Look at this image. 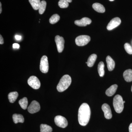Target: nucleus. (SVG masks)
I'll return each mask as SVG.
<instances>
[{
	"mask_svg": "<svg viewBox=\"0 0 132 132\" xmlns=\"http://www.w3.org/2000/svg\"><path fill=\"white\" fill-rule=\"evenodd\" d=\"M40 105L36 101H33L28 108V111L30 113L33 114L38 112L40 110Z\"/></svg>",
	"mask_w": 132,
	"mask_h": 132,
	"instance_id": "nucleus-9",
	"label": "nucleus"
},
{
	"mask_svg": "<svg viewBox=\"0 0 132 132\" xmlns=\"http://www.w3.org/2000/svg\"><path fill=\"white\" fill-rule=\"evenodd\" d=\"M72 79L71 77L68 75L63 76L57 86L58 92H62L67 90L71 85Z\"/></svg>",
	"mask_w": 132,
	"mask_h": 132,
	"instance_id": "nucleus-2",
	"label": "nucleus"
},
{
	"mask_svg": "<svg viewBox=\"0 0 132 132\" xmlns=\"http://www.w3.org/2000/svg\"><path fill=\"white\" fill-rule=\"evenodd\" d=\"M124 102L122 97L119 95H116L113 99V105L116 112H122L124 109Z\"/></svg>",
	"mask_w": 132,
	"mask_h": 132,
	"instance_id": "nucleus-3",
	"label": "nucleus"
},
{
	"mask_svg": "<svg viewBox=\"0 0 132 132\" xmlns=\"http://www.w3.org/2000/svg\"><path fill=\"white\" fill-rule=\"evenodd\" d=\"M110 1H114V0H109Z\"/></svg>",
	"mask_w": 132,
	"mask_h": 132,
	"instance_id": "nucleus-34",
	"label": "nucleus"
},
{
	"mask_svg": "<svg viewBox=\"0 0 132 132\" xmlns=\"http://www.w3.org/2000/svg\"><path fill=\"white\" fill-rule=\"evenodd\" d=\"M124 48L127 53L132 54V47L128 43H126L124 45Z\"/></svg>",
	"mask_w": 132,
	"mask_h": 132,
	"instance_id": "nucleus-27",
	"label": "nucleus"
},
{
	"mask_svg": "<svg viewBox=\"0 0 132 132\" xmlns=\"http://www.w3.org/2000/svg\"><path fill=\"white\" fill-rule=\"evenodd\" d=\"M104 67H105V65H104V64L103 62H100L98 65V72L99 75L100 77H103L105 74Z\"/></svg>",
	"mask_w": 132,
	"mask_h": 132,
	"instance_id": "nucleus-20",
	"label": "nucleus"
},
{
	"mask_svg": "<svg viewBox=\"0 0 132 132\" xmlns=\"http://www.w3.org/2000/svg\"><path fill=\"white\" fill-rule=\"evenodd\" d=\"M102 109L104 112V116L106 119H110L112 118V114L109 105L107 104H103L102 106Z\"/></svg>",
	"mask_w": 132,
	"mask_h": 132,
	"instance_id": "nucleus-11",
	"label": "nucleus"
},
{
	"mask_svg": "<svg viewBox=\"0 0 132 132\" xmlns=\"http://www.w3.org/2000/svg\"><path fill=\"white\" fill-rule=\"evenodd\" d=\"M92 21L87 17H83L80 20H77L75 21V24L79 27H85L91 24Z\"/></svg>",
	"mask_w": 132,
	"mask_h": 132,
	"instance_id": "nucleus-12",
	"label": "nucleus"
},
{
	"mask_svg": "<svg viewBox=\"0 0 132 132\" xmlns=\"http://www.w3.org/2000/svg\"><path fill=\"white\" fill-rule=\"evenodd\" d=\"M107 67L109 71H113L115 67V62L110 56H108L106 58Z\"/></svg>",
	"mask_w": 132,
	"mask_h": 132,
	"instance_id": "nucleus-13",
	"label": "nucleus"
},
{
	"mask_svg": "<svg viewBox=\"0 0 132 132\" xmlns=\"http://www.w3.org/2000/svg\"><path fill=\"white\" fill-rule=\"evenodd\" d=\"M60 19V16L58 14H54L49 19V22L50 24H54L57 23Z\"/></svg>",
	"mask_w": 132,
	"mask_h": 132,
	"instance_id": "nucleus-25",
	"label": "nucleus"
},
{
	"mask_svg": "<svg viewBox=\"0 0 132 132\" xmlns=\"http://www.w3.org/2000/svg\"><path fill=\"white\" fill-rule=\"evenodd\" d=\"M97 58V55L92 54L90 55L88 59L87 62V66L90 67H92L94 65L95 62L96 61Z\"/></svg>",
	"mask_w": 132,
	"mask_h": 132,
	"instance_id": "nucleus-18",
	"label": "nucleus"
},
{
	"mask_svg": "<svg viewBox=\"0 0 132 132\" xmlns=\"http://www.w3.org/2000/svg\"><path fill=\"white\" fill-rule=\"evenodd\" d=\"M129 132H132V123L130 124L129 127Z\"/></svg>",
	"mask_w": 132,
	"mask_h": 132,
	"instance_id": "nucleus-31",
	"label": "nucleus"
},
{
	"mask_svg": "<svg viewBox=\"0 0 132 132\" xmlns=\"http://www.w3.org/2000/svg\"><path fill=\"white\" fill-rule=\"evenodd\" d=\"M28 83L31 87L34 89H38L40 87V82L39 79L34 76H31L28 80Z\"/></svg>",
	"mask_w": 132,
	"mask_h": 132,
	"instance_id": "nucleus-7",
	"label": "nucleus"
},
{
	"mask_svg": "<svg viewBox=\"0 0 132 132\" xmlns=\"http://www.w3.org/2000/svg\"><path fill=\"white\" fill-rule=\"evenodd\" d=\"M125 102H125V101H123V102H124V103H125Z\"/></svg>",
	"mask_w": 132,
	"mask_h": 132,
	"instance_id": "nucleus-36",
	"label": "nucleus"
},
{
	"mask_svg": "<svg viewBox=\"0 0 132 132\" xmlns=\"http://www.w3.org/2000/svg\"><path fill=\"white\" fill-rule=\"evenodd\" d=\"M13 48H20V45L18 43H14L13 45Z\"/></svg>",
	"mask_w": 132,
	"mask_h": 132,
	"instance_id": "nucleus-28",
	"label": "nucleus"
},
{
	"mask_svg": "<svg viewBox=\"0 0 132 132\" xmlns=\"http://www.w3.org/2000/svg\"><path fill=\"white\" fill-rule=\"evenodd\" d=\"M13 119L14 122L15 124L18 123H23L24 121V117L21 114H14L13 115Z\"/></svg>",
	"mask_w": 132,
	"mask_h": 132,
	"instance_id": "nucleus-17",
	"label": "nucleus"
},
{
	"mask_svg": "<svg viewBox=\"0 0 132 132\" xmlns=\"http://www.w3.org/2000/svg\"><path fill=\"white\" fill-rule=\"evenodd\" d=\"M91 111L90 106L87 103L81 105L78 111V121L81 126H85L87 125L90 120Z\"/></svg>",
	"mask_w": 132,
	"mask_h": 132,
	"instance_id": "nucleus-1",
	"label": "nucleus"
},
{
	"mask_svg": "<svg viewBox=\"0 0 132 132\" xmlns=\"http://www.w3.org/2000/svg\"><path fill=\"white\" fill-rule=\"evenodd\" d=\"M19 104L22 109L26 110L27 108L28 101L26 97H24L23 98L21 99L19 101Z\"/></svg>",
	"mask_w": 132,
	"mask_h": 132,
	"instance_id": "nucleus-22",
	"label": "nucleus"
},
{
	"mask_svg": "<svg viewBox=\"0 0 132 132\" xmlns=\"http://www.w3.org/2000/svg\"><path fill=\"white\" fill-rule=\"evenodd\" d=\"M91 38L88 35L79 36L75 39L76 44L79 46H82L87 45L90 42Z\"/></svg>",
	"mask_w": 132,
	"mask_h": 132,
	"instance_id": "nucleus-4",
	"label": "nucleus"
},
{
	"mask_svg": "<svg viewBox=\"0 0 132 132\" xmlns=\"http://www.w3.org/2000/svg\"><path fill=\"white\" fill-rule=\"evenodd\" d=\"M3 43H4V40H3L2 36L1 35H0V44L2 45Z\"/></svg>",
	"mask_w": 132,
	"mask_h": 132,
	"instance_id": "nucleus-30",
	"label": "nucleus"
},
{
	"mask_svg": "<svg viewBox=\"0 0 132 132\" xmlns=\"http://www.w3.org/2000/svg\"><path fill=\"white\" fill-rule=\"evenodd\" d=\"M29 2L31 4L33 9L35 10H39L41 2L40 0H29Z\"/></svg>",
	"mask_w": 132,
	"mask_h": 132,
	"instance_id": "nucleus-21",
	"label": "nucleus"
},
{
	"mask_svg": "<svg viewBox=\"0 0 132 132\" xmlns=\"http://www.w3.org/2000/svg\"><path fill=\"white\" fill-rule=\"evenodd\" d=\"M46 2L45 1H42L41 2L40 4L39 7V13L42 14L46 10Z\"/></svg>",
	"mask_w": 132,
	"mask_h": 132,
	"instance_id": "nucleus-24",
	"label": "nucleus"
},
{
	"mask_svg": "<svg viewBox=\"0 0 132 132\" xmlns=\"http://www.w3.org/2000/svg\"><path fill=\"white\" fill-rule=\"evenodd\" d=\"M123 77L126 81L130 82L132 81V70L128 69L126 70L123 73Z\"/></svg>",
	"mask_w": 132,
	"mask_h": 132,
	"instance_id": "nucleus-14",
	"label": "nucleus"
},
{
	"mask_svg": "<svg viewBox=\"0 0 132 132\" xmlns=\"http://www.w3.org/2000/svg\"><path fill=\"white\" fill-rule=\"evenodd\" d=\"M92 7L95 11L98 13H104L105 11V9L104 6L98 3H94Z\"/></svg>",
	"mask_w": 132,
	"mask_h": 132,
	"instance_id": "nucleus-16",
	"label": "nucleus"
},
{
	"mask_svg": "<svg viewBox=\"0 0 132 132\" xmlns=\"http://www.w3.org/2000/svg\"><path fill=\"white\" fill-rule=\"evenodd\" d=\"M118 87V86L117 85H112L106 90L105 92L106 94L108 97L113 96L115 94Z\"/></svg>",
	"mask_w": 132,
	"mask_h": 132,
	"instance_id": "nucleus-15",
	"label": "nucleus"
},
{
	"mask_svg": "<svg viewBox=\"0 0 132 132\" xmlns=\"http://www.w3.org/2000/svg\"><path fill=\"white\" fill-rule=\"evenodd\" d=\"M40 69L43 73H47L48 72L49 65L48 58L46 55H43L41 59Z\"/></svg>",
	"mask_w": 132,
	"mask_h": 132,
	"instance_id": "nucleus-6",
	"label": "nucleus"
},
{
	"mask_svg": "<svg viewBox=\"0 0 132 132\" xmlns=\"http://www.w3.org/2000/svg\"><path fill=\"white\" fill-rule=\"evenodd\" d=\"M19 94L17 92H12L8 95V99L10 103H14L18 98Z\"/></svg>",
	"mask_w": 132,
	"mask_h": 132,
	"instance_id": "nucleus-19",
	"label": "nucleus"
},
{
	"mask_svg": "<svg viewBox=\"0 0 132 132\" xmlns=\"http://www.w3.org/2000/svg\"><path fill=\"white\" fill-rule=\"evenodd\" d=\"M54 122L57 126L65 128L67 126L68 122L65 117L61 116H57L54 118Z\"/></svg>",
	"mask_w": 132,
	"mask_h": 132,
	"instance_id": "nucleus-5",
	"label": "nucleus"
},
{
	"mask_svg": "<svg viewBox=\"0 0 132 132\" xmlns=\"http://www.w3.org/2000/svg\"><path fill=\"white\" fill-rule=\"evenodd\" d=\"M131 90L132 92V86H131Z\"/></svg>",
	"mask_w": 132,
	"mask_h": 132,
	"instance_id": "nucleus-35",
	"label": "nucleus"
},
{
	"mask_svg": "<svg viewBox=\"0 0 132 132\" xmlns=\"http://www.w3.org/2000/svg\"><path fill=\"white\" fill-rule=\"evenodd\" d=\"M58 5L61 8H66L69 6V2L67 0H60Z\"/></svg>",
	"mask_w": 132,
	"mask_h": 132,
	"instance_id": "nucleus-26",
	"label": "nucleus"
},
{
	"mask_svg": "<svg viewBox=\"0 0 132 132\" xmlns=\"http://www.w3.org/2000/svg\"><path fill=\"white\" fill-rule=\"evenodd\" d=\"M40 128V132H52L53 131L52 127L46 124H41Z\"/></svg>",
	"mask_w": 132,
	"mask_h": 132,
	"instance_id": "nucleus-23",
	"label": "nucleus"
},
{
	"mask_svg": "<svg viewBox=\"0 0 132 132\" xmlns=\"http://www.w3.org/2000/svg\"><path fill=\"white\" fill-rule=\"evenodd\" d=\"M121 20L119 17H115L112 19L107 26V29L109 31L112 30L120 25Z\"/></svg>",
	"mask_w": 132,
	"mask_h": 132,
	"instance_id": "nucleus-10",
	"label": "nucleus"
},
{
	"mask_svg": "<svg viewBox=\"0 0 132 132\" xmlns=\"http://www.w3.org/2000/svg\"><path fill=\"white\" fill-rule=\"evenodd\" d=\"M69 3H71L72 2V0H67Z\"/></svg>",
	"mask_w": 132,
	"mask_h": 132,
	"instance_id": "nucleus-33",
	"label": "nucleus"
},
{
	"mask_svg": "<svg viewBox=\"0 0 132 132\" xmlns=\"http://www.w3.org/2000/svg\"><path fill=\"white\" fill-rule=\"evenodd\" d=\"M55 41L57 45V50L59 53H61L64 50L65 40L64 38L59 35L56 36Z\"/></svg>",
	"mask_w": 132,
	"mask_h": 132,
	"instance_id": "nucleus-8",
	"label": "nucleus"
},
{
	"mask_svg": "<svg viewBox=\"0 0 132 132\" xmlns=\"http://www.w3.org/2000/svg\"><path fill=\"white\" fill-rule=\"evenodd\" d=\"M15 39L16 40H20L21 39L22 37L21 36L16 35L15 36Z\"/></svg>",
	"mask_w": 132,
	"mask_h": 132,
	"instance_id": "nucleus-29",
	"label": "nucleus"
},
{
	"mask_svg": "<svg viewBox=\"0 0 132 132\" xmlns=\"http://www.w3.org/2000/svg\"><path fill=\"white\" fill-rule=\"evenodd\" d=\"M2 12V3H0V13H1Z\"/></svg>",
	"mask_w": 132,
	"mask_h": 132,
	"instance_id": "nucleus-32",
	"label": "nucleus"
}]
</instances>
